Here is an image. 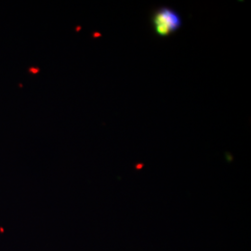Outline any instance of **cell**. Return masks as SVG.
I'll use <instances>...</instances> for the list:
<instances>
[{"label": "cell", "instance_id": "1", "mask_svg": "<svg viewBox=\"0 0 251 251\" xmlns=\"http://www.w3.org/2000/svg\"><path fill=\"white\" fill-rule=\"evenodd\" d=\"M155 33L160 36H168L178 31L182 22L179 14L170 8L157 9L152 16Z\"/></svg>", "mask_w": 251, "mask_h": 251}]
</instances>
